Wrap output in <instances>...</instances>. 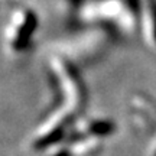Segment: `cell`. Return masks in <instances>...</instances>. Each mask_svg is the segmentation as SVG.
<instances>
[{
	"label": "cell",
	"instance_id": "3",
	"mask_svg": "<svg viewBox=\"0 0 156 156\" xmlns=\"http://www.w3.org/2000/svg\"><path fill=\"white\" fill-rule=\"evenodd\" d=\"M55 156H69V153H68V152H59V153Z\"/></svg>",
	"mask_w": 156,
	"mask_h": 156
},
{
	"label": "cell",
	"instance_id": "2",
	"mask_svg": "<svg viewBox=\"0 0 156 156\" xmlns=\"http://www.w3.org/2000/svg\"><path fill=\"white\" fill-rule=\"evenodd\" d=\"M91 133L97 134V136H104V134H108L113 132V124L110 122H95L93 126H91Z\"/></svg>",
	"mask_w": 156,
	"mask_h": 156
},
{
	"label": "cell",
	"instance_id": "1",
	"mask_svg": "<svg viewBox=\"0 0 156 156\" xmlns=\"http://www.w3.org/2000/svg\"><path fill=\"white\" fill-rule=\"evenodd\" d=\"M35 25H36V20H35V17L32 15H28L26 16V20L23 23L22 26H20V30H19V35H17L16 38V46H23L25 42H28V39L30 38V35L34 32L35 29Z\"/></svg>",
	"mask_w": 156,
	"mask_h": 156
}]
</instances>
